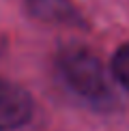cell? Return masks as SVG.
Masks as SVG:
<instances>
[{
	"label": "cell",
	"mask_w": 129,
	"mask_h": 131,
	"mask_svg": "<svg viewBox=\"0 0 129 131\" xmlns=\"http://www.w3.org/2000/svg\"><path fill=\"white\" fill-rule=\"evenodd\" d=\"M58 71L64 84L90 105L105 110L114 103V95L103 64L86 47L64 50L58 56Z\"/></svg>",
	"instance_id": "cell-1"
},
{
	"label": "cell",
	"mask_w": 129,
	"mask_h": 131,
	"mask_svg": "<svg viewBox=\"0 0 129 131\" xmlns=\"http://www.w3.org/2000/svg\"><path fill=\"white\" fill-rule=\"evenodd\" d=\"M32 114V101L19 86L0 80V131L22 127Z\"/></svg>",
	"instance_id": "cell-2"
},
{
	"label": "cell",
	"mask_w": 129,
	"mask_h": 131,
	"mask_svg": "<svg viewBox=\"0 0 129 131\" xmlns=\"http://www.w3.org/2000/svg\"><path fill=\"white\" fill-rule=\"evenodd\" d=\"M30 9L45 19H69L73 17L71 4L67 0H32Z\"/></svg>",
	"instance_id": "cell-3"
},
{
	"label": "cell",
	"mask_w": 129,
	"mask_h": 131,
	"mask_svg": "<svg viewBox=\"0 0 129 131\" xmlns=\"http://www.w3.org/2000/svg\"><path fill=\"white\" fill-rule=\"evenodd\" d=\"M112 69H114L116 80L129 90V43H127V45H123L121 50L116 52L114 62H112Z\"/></svg>",
	"instance_id": "cell-4"
}]
</instances>
